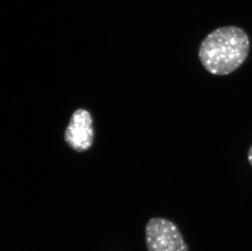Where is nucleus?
Instances as JSON below:
<instances>
[{"label": "nucleus", "mask_w": 252, "mask_h": 251, "mask_svg": "<svg viewBox=\"0 0 252 251\" xmlns=\"http://www.w3.org/2000/svg\"><path fill=\"white\" fill-rule=\"evenodd\" d=\"M249 51L250 39L244 30L224 26L212 31L202 41L198 57L210 74L224 76L235 71L245 62Z\"/></svg>", "instance_id": "obj_1"}, {"label": "nucleus", "mask_w": 252, "mask_h": 251, "mask_svg": "<svg viewBox=\"0 0 252 251\" xmlns=\"http://www.w3.org/2000/svg\"><path fill=\"white\" fill-rule=\"evenodd\" d=\"M148 251H189L178 227L163 218H152L145 227Z\"/></svg>", "instance_id": "obj_2"}, {"label": "nucleus", "mask_w": 252, "mask_h": 251, "mask_svg": "<svg viewBox=\"0 0 252 251\" xmlns=\"http://www.w3.org/2000/svg\"><path fill=\"white\" fill-rule=\"evenodd\" d=\"M67 144L76 151L88 150L93 145L94 131L93 119L85 109H78L72 115L64 132Z\"/></svg>", "instance_id": "obj_3"}, {"label": "nucleus", "mask_w": 252, "mask_h": 251, "mask_svg": "<svg viewBox=\"0 0 252 251\" xmlns=\"http://www.w3.org/2000/svg\"><path fill=\"white\" fill-rule=\"evenodd\" d=\"M248 161L250 162L251 166H252V145L251 146L249 150H248Z\"/></svg>", "instance_id": "obj_4"}]
</instances>
